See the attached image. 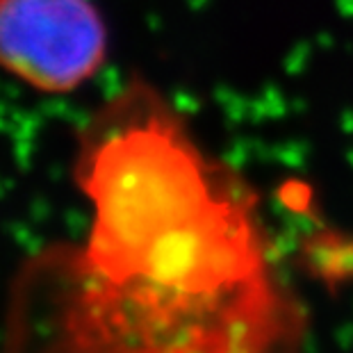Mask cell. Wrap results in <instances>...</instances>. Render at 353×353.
<instances>
[{
	"mask_svg": "<svg viewBox=\"0 0 353 353\" xmlns=\"http://www.w3.org/2000/svg\"><path fill=\"white\" fill-rule=\"evenodd\" d=\"M23 353H276L292 330L253 187L199 153L23 269Z\"/></svg>",
	"mask_w": 353,
	"mask_h": 353,
	"instance_id": "obj_1",
	"label": "cell"
},
{
	"mask_svg": "<svg viewBox=\"0 0 353 353\" xmlns=\"http://www.w3.org/2000/svg\"><path fill=\"white\" fill-rule=\"evenodd\" d=\"M92 0H0V71L41 94H73L108 62Z\"/></svg>",
	"mask_w": 353,
	"mask_h": 353,
	"instance_id": "obj_2",
	"label": "cell"
},
{
	"mask_svg": "<svg viewBox=\"0 0 353 353\" xmlns=\"http://www.w3.org/2000/svg\"><path fill=\"white\" fill-rule=\"evenodd\" d=\"M301 253L307 269L328 285L347 283L353 285V237L347 232H335L330 228L310 232Z\"/></svg>",
	"mask_w": 353,
	"mask_h": 353,
	"instance_id": "obj_3",
	"label": "cell"
}]
</instances>
